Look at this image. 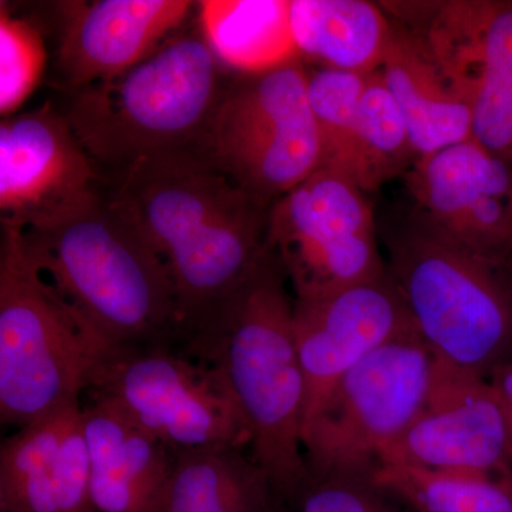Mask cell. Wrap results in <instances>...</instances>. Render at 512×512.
Wrapping results in <instances>:
<instances>
[{
	"instance_id": "cell-1",
	"label": "cell",
	"mask_w": 512,
	"mask_h": 512,
	"mask_svg": "<svg viewBox=\"0 0 512 512\" xmlns=\"http://www.w3.org/2000/svg\"><path fill=\"white\" fill-rule=\"evenodd\" d=\"M107 197L167 265L178 336L224 302L268 249L271 207L242 190L201 148L138 161L109 180Z\"/></svg>"
},
{
	"instance_id": "cell-2",
	"label": "cell",
	"mask_w": 512,
	"mask_h": 512,
	"mask_svg": "<svg viewBox=\"0 0 512 512\" xmlns=\"http://www.w3.org/2000/svg\"><path fill=\"white\" fill-rule=\"evenodd\" d=\"M288 278L268 247L244 282L200 322L178 336L184 352L214 367L237 402L249 454L278 497L309 483L302 446L305 377L295 338Z\"/></svg>"
},
{
	"instance_id": "cell-3",
	"label": "cell",
	"mask_w": 512,
	"mask_h": 512,
	"mask_svg": "<svg viewBox=\"0 0 512 512\" xmlns=\"http://www.w3.org/2000/svg\"><path fill=\"white\" fill-rule=\"evenodd\" d=\"M227 72L198 28L126 73L69 94L63 113L109 183L138 161L201 148Z\"/></svg>"
},
{
	"instance_id": "cell-4",
	"label": "cell",
	"mask_w": 512,
	"mask_h": 512,
	"mask_svg": "<svg viewBox=\"0 0 512 512\" xmlns=\"http://www.w3.org/2000/svg\"><path fill=\"white\" fill-rule=\"evenodd\" d=\"M22 237L39 271L111 348L177 339L170 271L109 197L89 214Z\"/></svg>"
},
{
	"instance_id": "cell-5",
	"label": "cell",
	"mask_w": 512,
	"mask_h": 512,
	"mask_svg": "<svg viewBox=\"0 0 512 512\" xmlns=\"http://www.w3.org/2000/svg\"><path fill=\"white\" fill-rule=\"evenodd\" d=\"M111 346L50 284L22 232L0 239V420L20 427L82 402Z\"/></svg>"
},
{
	"instance_id": "cell-6",
	"label": "cell",
	"mask_w": 512,
	"mask_h": 512,
	"mask_svg": "<svg viewBox=\"0 0 512 512\" xmlns=\"http://www.w3.org/2000/svg\"><path fill=\"white\" fill-rule=\"evenodd\" d=\"M387 275L420 338L451 365L485 377L512 362V284L413 212L390 238Z\"/></svg>"
},
{
	"instance_id": "cell-7",
	"label": "cell",
	"mask_w": 512,
	"mask_h": 512,
	"mask_svg": "<svg viewBox=\"0 0 512 512\" xmlns=\"http://www.w3.org/2000/svg\"><path fill=\"white\" fill-rule=\"evenodd\" d=\"M201 151L242 190L271 207L320 168L308 72L293 62L229 79Z\"/></svg>"
},
{
	"instance_id": "cell-8",
	"label": "cell",
	"mask_w": 512,
	"mask_h": 512,
	"mask_svg": "<svg viewBox=\"0 0 512 512\" xmlns=\"http://www.w3.org/2000/svg\"><path fill=\"white\" fill-rule=\"evenodd\" d=\"M439 356L412 332L349 370L302 434L309 480L372 477L429 399Z\"/></svg>"
},
{
	"instance_id": "cell-9",
	"label": "cell",
	"mask_w": 512,
	"mask_h": 512,
	"mask_svg": "<svg viewBox=\"0 0 512 512\" xmlns=\"http://www.w3.org/2000/svg\"><path fill=\"white\" fill-rule=\"evenodd\" d=\"M86 394L110 400L175 453L251 443L220 373L167 343L111 350Z\"/></svg>"
},
{
	"instance_id": "cell-10",
	"label": "cell",
	"mask_w": 512,
	"mask_h": 512,
	"mask_svg": "<svg viewBox=\"0 0 512 512\" xmlns=\"http://www.w3.org/2000/svg\"><path fill=\"white\" fill-rule=\"evenodd\" d=\"M268 247L301 301L387 274L365 192L325 168L271 205Z\"/></svg>"
},
{
	"instance_id": "cell-11",
	"label": "cell",
	"mask_w": 512,
	"mask_h": 512,
	"mask_svg": "<svg viewBox=\"0 0 512 512\" xmlns=\"http://www.w3.org/2000/svg\"><path fill=\"white\" fill-rule=\"evenodd\" d=\"M387 15L420 36L467 101L473 138L512 163V2L382 3Z\"/></svg>"
},
{
	"instance_id": "cell-12",
	"label": "cell",
	"mask_w": 512,
	"mask_h": 512,
	"mask_svg": "<svg viewBox=\"0 0 512 512\" xmlns=\"http://www.w3.org/2000/svg\"><path fill=\"white\" fill-rule=\"evenodd\" d=\"M109 184L52 101L0 124L2 229L45 231L89 214Z\"/></svg>"
},
{
	"instance_id": "cell-13",
	"label": "cell",
	"mask_w": 512,
	"mask_h": 512,
	"mask_svg": "<svg viewBox=\"0 0 512 512\" xmlns=\"http://www.w3.org/2000/svg\"><path fill=\"white\" fill-rule=\"evenodd\" d=\"M503 409L485 377L437 360L429 399L412 426L380 454V464H397L461 474H511Z\"/></svg>"
},
{
	"instance_id": "cell-14",
	"label": "cell",
	"mask_w": 512,
	"mask_h": 512,
	"mask_svg": "<svg viewBox=\"0 0 512 512\" xmlns=\"http://www.w3.org/2000/svg\"><path fill=\"white\" fill-rule=\"evenodd\" d=\"M414 212L491 264L512 266V163L474 138L421 157L406 174Z\"/></svg>"
},
{
	"instance_id": "cell-15",
	"label": "cell",
	"mask_w": 512,
	"mask_h": 512,
	"mask_svg": "<svg viewBox=\"0 0 512 512\" xmlns=\"http://www.w3.org/2000/svg\"><path fill=\"white\" fill-rule=\"evenodd\" d=\"M303 377L302 434L357 363L390 340L417 332L389 275L320 299H293Z\"/></svg>"
},
{
	"instance_id": "cell-16",
	"label": "cell",
	"mask_w": 512,
	"mask_h": 512,
	"mask_svg": "<svg viewBox=\"0 0 512 512\" xmlns=\"http://www.w3.org/2000/svg\"><path fill=\"white\" fill-rule=\"evenodd\" d=\"M194 5L187 0L59 3L57 87L72 94L133 69L177 36Z\"/></svg>"
},
{
	"instance_id": "cell-17",
	"label": "cell",
	"mask_w": 512,
	"mask_h": 512,
	"mask_svg": "<svg viewBox=\"0 0 512 512\" xmlns=\"http://www.w3.org/2000/svg\"><path fill=\"white\" fill-rule=\"evenodd\" d=\"M0 512H97L82 402L20 427L0 447Z\"/></svg>"
},
{
	"instance_id": "cell-18",
	"label": "cell",
	"mask_w": 512,
	"mask_h": 512,
	"mask_svg": "<svg viewBox=\"0 0 512 512\" xmlns=\"http://www.w3.org/2000/svg\"><path fill=\"white\" fill-rule=\"evenodd\" d=\"M87 397L82 403L83 427L96 511L164 512L175 451L110 400Z\"/></svg>"
},
{
	"instance_id": "cell-19",
	"label": "cell",
	"mask_w": 512,
	"mask_h": 512,
	"mask_svg": "<svg viewBox=\"0 0 512 512\" xmlns=\"http://www.w3.org/2000/svg\"><path fill=\"white\" fill-rule=\"evenodd\" d=\"M392 22V39L379 73L402 111L417 157L471 140L473 119L467 101L420 36Z\"/></svg>"
},
{
	"instance_id": "cell-20",
	"label": "cell",
	"mask_w": 512,
	"mask_h": 512,
	"mask_svg": "<svg viewBox=\"0 0 512 512\" xmlns=\"http://www.w3.org/2000/svg\"><path fill=\"white\" fill-rule=\"evenodd\" d=\"M289 18L299 57L362 76L379 72L393 35L386 10L366 0H291Z\"/></svg>"
},
{
	"instance_id": "cell-21",
	"label": "cell",
	"mask_w": 512,
	"mask_h": 512,
	"mask_svg": "<svg viewBox=\"0 0 512 512\" xmlns=\"http://www.w3.org/2000/svg\"><path fill=\"white\" fill-rule=\"evenodd\" d=\"M289 8L291 0H204L198 28L228 72L264 73L299 60Z\"/></svg>"
},
{
	"instance_id": "cell-22",
	"label": "cell",
	"mask_w": 512,
	"mask_h": 512,
	"mask_svg": "<svg viewBox=\"0 0 512 512\" xmlns=\"http://www.w3.org/2000/svg\"><path fill=\"white\" fill-rule=\"evenodd\" d=\"M268 474L245 448L215 446L175 453L164 512H274Z\"/></svg>"
},
{
	"instance_id": "cell-23",
	"label": "cell",
	"mask_w": 512,
	"mask_h": 512,
	"mask_svg": "<svg viewBox=\"0 0 512 512\" xmlns=\"http://www.w3.org/2000/svg\"><path fill=\"white\" fill-rule=\"evenodd\" d=\"M419 160L409 128L379 72L369 74L360 97L355 137L343 177L359 190L373 192Z\"/></svg>"
},
{
	"instance_id": "cell-24",
	"label": "cell",
	"mask_w": 512,
	"mask_h": 512,
	"mask_svg": "<svg viewBox=\"0 0 512 512\" xmlns=\"http://www.w3.org/2000/svg\"><path fill=\"white\" fill-rule=\"evenodd\" d=\"M372 480L414 512H512V473L461 476L380 464Z\"/></svg>"
},
{
	"instance_id": "cell-25",
	"label": "cell",
	"mask_w": 512,
	"mask_h": 512,
	"mask_svg": "<svg viewBox=\"0 0 512 512\" xmlns=\"http://www.w3.org/2000/svg\"><path fill=\"white\" fill-rule=\"evenodd\" d=\"M367 76L319 69L308 72V99L320 143V168L340 175L355 137Z\"/></svg>"
},
{
	"instance_id": "cell-26",
	"label": "cell",
	"mask_w": 512,
	"mask_h": 512,
	"mask_svg": "<svg viewBox=\"0 0 512 512\" xmlns=\"http://www.w3.org/2000/svg\"><path fill=\"white\" fill-rule=\"evenodd\" d=\"M42 32L29 19L0 6V113L13 116L32 96L45 74Z\"/></svg>"
},
{
	"instance_id": "cell-27",
	"label": "cell",
	"mask_w": 512,
	"mask_h": 512,
	"mask_svg": "<svg viewBox=\"0 0 512 512\" xmlns=\"http://www.w3.org/2000/svg\"><path fill=\"white\" fill-rule=\"evenodd\" d=\"M299 497L301 512H404L402 501L377 487L372 477L309 480Z\"/></svg>"
},
{
	"instance_id": "cell-28",
	"label": "cell",
	"mask_w": 512,
	"mask_h": 512,
	"mask_svg": "<svg viewBox=\"0 0 512 512\" xmlns=\"http://www.w3.org/2000/svg\"><path fill=\"white\" fill-rule=\"evenodd\" d=\"M488 382L497 394L498 402L503 409L505 423H507L508 444L512 440V362L495 369Z\"/></svg>"
},
{
	"instance_id": "cell-29",
	"label": "cell",
	"mask_w": 512,
	"mask_h": 512,
	"mask_svg": "<svg viewBox=\"0 0 512 512\" xmlns=\"http://www.w3.org/2000/svg\"><path fill=\"white\" fill-rule=\"evenodd\" d=\"M508 456H510V460H512V441L508 444Z\"/></svg>"
},
{
	"instance_id": "cell-30",
	"label": "cell",
	"mask_w": 512,
	"mask_h": 512,
	"mask_svg": "<svg viewBox=\"0 0 512 512\" xmlns=\"http://www.w3.org/2000/svg\"><path fill=\"white\" fill-rule=\"evenodd\" d=\"M511 259H512V245H511Z\"/></svg>"
}]
</instances>
